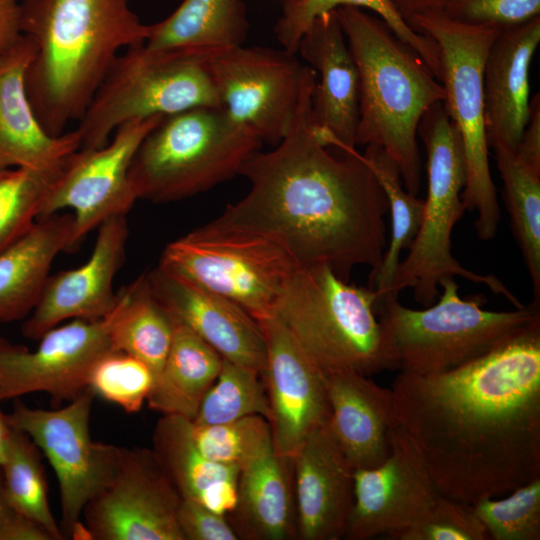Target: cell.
Wrapping results in <instances>:
<instances>
[{
  "mask_svg": "<svg viewBox=\"0 0 540 540\" xmlns=\"http://www.w3.org/2000/svg\"><path fill=\"white\" fill-rule=\"evenodd\" d=\"M391 392L439 494L474 505L540 477V320L456 368L400 372Z\"/></svg>",
  "mask_w": 540,
  "mask_h": 540,
  "instance_id": "cell-1",
  "label": "cell"
},
{
  "mask_svg": "<svg viewBox=\"0 0 540 540\" xmlns=\"http://www.w3.org/2000/svg\"><path fill=\"white\" fill-rule=\"evenodd\" d=\"M316 73L304 66L297 110L286 135L270 151L243 164L249 191L209 226L263 235L285 249L298 267L327 265L349 282L360 265L376 269L387 248L389 205L356 147L332 154L316 137L312 96Z\"/></svg>",
  "mask_w": 540,
  "mask_h": 540,
  "instance_id": "cell-2",
  "label": "cell"
},
{
  "mask_svg": "<svg viewBox=\"0 0 540 540\" xmlns=\"http://www.w3.org/2000/svg\"><path fill=\"white\" fill-rule=\"evenodd\" d=\"M20 25L34 44L26 93L53 136L80 120L116 57L150 32L128 0H21Z\"/></svg>",
  "mask_w": 540,
  "mask_h": 540,
  "instance_id": "cell-3",
  "label": "cell"
},
{
  "mask_svg": "<svg viewBox=\"0 0 540 540\" xmlns=\"http://www.w3.org/2000/svg\"><path fill=\"white\" fill-rule=\"evenodd\" d=\"M336 11L359 74L356 145L382 148L397 165L405 189L417 196L419 123L432 105L444 101V88L381 18L354 6Z\"/></svg>",
  "mask_w": 540,
  "mask_h": 540,
  "instance_id": "cell-4",
  "label": "cell"
},
{
  "mask_svg": "<svg viewBox=\"0 0 540 540\" xmlns=\"http://www.w3.org/2000/svg\"><path fill=\"white\" fill-rule=\"evenodd\" d=\"M439 300L422 310L385 299L376 309L390 369L425 375L475 360L540 320L539 305L514 311L482 308L481 296L463 299L454 277L441 280Z\"/></svg>",
  "mask_w": 540,
  "mask_h": 540,
  "instance_id": "cell-5",
  "label": "cell"
},
{
  "mask_svg": "<svg viewBox=\"0 0 540 540\" xmlns=\"http://www.w3.org/2000/svg\"><path fill=\"white\" fill-rule=\"evenodd\" d=\"M263 142L221 106L164 116L138 146L129 169L137 199L171 202L239 175Z\"/></svg>",
  "mask_w": 540,
  "mask_h": 540,
  "instance_id": "cell-6",
  "label": "cell"
},
{
  "mask_svg": "<svg viewBox=\"0 0 540 540\" xmlns=\"http://www.w3.org/2000/svg\"><path fill=\"white\" fill-rule=\"evenodd\" d=\"M418 134L427 153V197L418 232L407 256L396 269L385 299L398 298L399 292L411 288L414 299L428 307L436 302L443 278L461 276L484 284L496 295L504 296L515 308H523L519 299L496 276L468 270L452 255L451 233L466 210L462 200L466 163L460 134L443 101L426 111L419 123Z\"/></svg>",
  "mask_w": 540,
  "mask_h": 540,
  "instance_id": "cell-7",
  "label": "cell"
},
{
  "mask_svg": "<svg viewBox=\"0 0 540 540\" xmlns=\"http://www.w3.org/2000/svg\"><path fill=\"white\" fill-rule=\"evenodd\" d=\"M376 294L327 265L297 267L271 317L323 370L367 376L390 369L375 313Z\"/></svg>",
  "mask_w": 540,
  "mask_h": 540,
  "instance_id": "cell-8",
  "label": "cell"
},
{
  "mask_svg": "<svg viewBox=\"0 0 540 540\" xmlns=\"http://www.w3.org/2000/svg\"><path fill=\"white\" fill-rule=\"evenodd\" d=\"M407 24L437 48L439 79L445 91L443 105L460 134L465 156L462 200L466 210L477 212L479 239L491 240L498 230L500 207L488 160L483 72L489 49L501 29L465 24L440 13L415 15Z\"/></svg>",
  "mask_w": 540,
  "mask_h": 540,
  "instance_id": "cell-9",
  "label": "cell"
},
{
  "mask_svg": "<svg viewBox=\"0 0 540 540\" xmlns=\"http://www.w3.org/2000/svg\"><path fill=\"white\" fill-rule=\"evenodd\" d=\"M207 57L152 51L144 43L124 49L78 121L80 148L104 146L131 120L221 106Z\"/></svg>",
  "mask_w": 540,
  "mask_h": 540,
  "instance_id": "cell-10",
  "label": "cell"
},
{
  "mask_svg": "<svg viewBox=\"0 0 540 540\" xmlns=\"http://www.w3.org/2000/svg\"><path fill=\"white\" fill-rule=\"evenodd\" d=\"M159 266L231 300L257 321L271 317L298 267L263 235L208 224L170 242Z\"/></svg>",
  "mask_w": 540,
  "mask_h": 540,
  "instance_id": "cell-11",
  "label": "cell"
},
{
  "mask_svg": "<svg viewBox=\"0 0 540 540\" xmlns=\"http://www.w3.org/2000/svg\"><path fill=\"white\" fill-rule=\"evenodd\" d=\"M94 396L87 388L66 406L54 409L32 408L16 398L6 414L9 426L29 436L55 472L64 539L85 534L83 510L112 481L121 458V447L91 438Z\"/></svg>",
  "mask_w": 540,
  "mask_h": 540,
  "instance_id": "cell-12",
  "label": "cell"
},
{
  "mask_svg": "<svg viewBox=\"0 0 540 540\" xmlns=\"http://www.w3.org/2000/svg\"><path fill=\"white\" fill-rule=\"evenodd\" d=\"M221 107L250 127L263 143L277 145L295 116L304 66L285 49L244 45L207 57Z\"/></svg>",
  "mask_w": 540,
  "mask_h": 540,
  "instance_id": "cell-13",
  "label": "cell"
},
{
  "mask_svg": "<svg viewBox=\"0 0 540 540\" xmlns=\"http://www.w3.org/2000/svg\"><path fill=\"white\" fill-rule=\"evenodd\" d=\"M182 500L152 449L121 447L112 481L85 506L84 532L93 540H184Z\"/></svg>",
  "mask_w": 540,
  "mask_h": 540,
  "instance_id": "cell-14",
  "label": "cell"
},
{
  "mask_svg": "<svg viewBox=\"0 0 540 540\" xmlns=\"http://www.w3.org/2000/svg\"><path fill=\"white\" fill-rule=\"evenodd\" d=\"M163 117L125 122L104 146L80 148L68 156L41 217L70 209L74 248L105 219L127 215L138 200L129 180L131 161L144 137Z\"/></svg>",
  "mask_w": 540,
  "mask_h": 540,
  "instance_id": "cell-15",
  "label": "cell"
},
{
  "mask_svg": "<svg viewBox=\"0 0 540 540\" xmlns=\"http://www.w3.org/2000/svg\"><path fill=\"white\" fill-rule=\"evenodd\" d=\"M103 319H73L39 339L35 350L0 336V402L43 392L55 405L71 401L88 388L90 370L111 349L110 330L119 309Z\"/></svg>",
  "mask_w": 540,
  "mask_h": 540,
  "instance_id": "cell-16",
  "label": "cell"
},
{
  "mask_svg": "<svg viewBox=\"0 0 540 540\" xmlns=\"http://www.w3.org/2000/svg\"><path fill=\"white\" fill-rule=\"evenodd\" d=\"M439 495L424 460L395 423L387 458L376 467L354 470V503L345 538L391 537L420 518Z\"/></svg>",
  "mask_w": 540,
  "mask_h": 540,
  "instance_id": "cell-17",
  "label": "cell"
},
{
  "mask_svg": "<svg viewBox=\"0 0 540 540\" xmlns=\"http://www.w3.org/2000/svg\"><path fill=\"white\" fill-rule=\"evenodd\" d=\"M266 342L261 373L270 406L269 426L276 452L292 458L330 416L325 373L273 317L258 320Z\"/></svg>",
  "mask_w": 540,
  "mask_h": 540,
  "instance_id": "cell-18",
  "label": "cell"
},
{
  "mask_svg": "<svg viewBox=\"0 0 540 540\" xmlns=\"http://www.w3.org/2000/svg\"><path fill=\"white\" fill-rule=\"evenodd\" d=\"M94 249L81 266L49 276L39 302L24 320L22 334L39 340L65 320H99L114 309L113 281L125 258L126 214L113 215L97 227Z\"/></svg>",
  "mask_w": 540,
  "mask_h": 540,
  "instance_id": "cell-19",
  "label": "cell"
},
{
  "mask_svg": "<svg viewBox=\"0 0 540 540\" xmlns=\"http://www.w3.org/2000/svg\"><path fill=\"white\" fill-rule=\"evenodd\" d=\"M297 52L319 77L312 96L317 139L330 148L356 147L359 74L336 10L314 19L302 35Z\"/></svg>",
  "mask_w": 540,
  "mask_h": 540,
  "instance_id": "cell-20",
  "label": "cell"
},
{
  "mask_svg": "<svg viewBox=\"0 0 540 540\" xmlns=\"http://www.w3.org/2000/svg\"><path fill=\"white\" fill-rule=\"evenodd\" d=\"M146 274L155 297L174 320L190 328L222 358L262 373L266 342L250 313L159 265Z\"/></svg>",
  "mask_w": 540,
  "mask_h": 540,
  "instance_id": "cell-21",
  "label": "cell"
},
{
  "mask_svg": "<svg viewBox=\"0 0 540 540\" xmlns=\"http://www.w3.org/2000/svg\"><path fill=\"white\" fill-rule=\"evenodd\" d=\"M297 536L345 538L354 503V468L334 440L328 422L311 433L291 458Z\"/></svg>",
  "mask_w": 540,
  "mask_h": 540,
  "instance_id": "cell-22",
  "label": "cell"
},
{
  "mask_svg": "<svg viewBox=\"0 0 540 540\" xmlns=\"http://www.w3.org/2000/svg\"><path fill=\"white\" fill-rule=\"evenodd\" d=\"M34 44L25 35L0 54V171L48 169L81 147L78 132L50 135L37 119L25 88V72Z\"/></svg>",
  "mask_w": 540,
  "mask_h": 540,
  "instance_id": "cell-23",
  "label": "cell"
},
{
  "mask_svg": "<svg viewBox=\"0 0 540 540\" xmlns=\"http://www.w3.org/2000/svg\"><path fill=\"white\" fill-rule=\"evenodd\" d=\"M324 373L334 440L354 469L376 467L389 455L396 423L391 389L355 370Z\"/></svg>",
  "mask_w": 540,
  "mask_h": 540,
  "instance_id": "cell-24",
  "label": "cell"
},
{
  "mask_svg": "<svg viewBox=\"0 0 540 540\" xmlns=\"http://www.w3.org/2000/svg\"><path fill=\"white\" fill-rule=\"evenodd\" d=\"M540 42V16L503 28L492 43L483 72L484 113L489 146L515 150L530 115L529 71Z\"/></svg>",
  "mask_w": 540,
  "mask_h": 540,
  "instance_id": "cell-25",
  "label": "cell"
},
{
  "mask_svg": "<svg viewBox=\"0 0 540 540\" xmlns=\"http://www.w3.org/2000/svg\"><path fill=\"white\" fill-rule=\"evenodd\" d=\"M230 519L238 538L297 536L292 460L279 455L272 440L240 467L237 503Z\"/></svg>",
  "mask_w": 540,
  "mask_h": 540,
  "instance_id": "cell-26",
  "label": "cell"
},
{
  "mask_svg": "<svg viewBox=\"0 0 540 540\" xmlns=\"http://www.w3.org/2000/svg\"><path fill=\"white\" fill-rule=\"evenodd\" d=\"M74 217L60 212L40 217L0 251V323L25 320L40 300L54 259L74 248Z\"/></svg>",
  "mask_w": 540,
  "mask_h": 540,
  "instance_id": "cell-27",
  "label": "cell"
},
{
  "mask_svg": "<svg viewBox=\"0 0 540 540\" xmlns=\"http://www.w3.org/2000/svg\"><path fill=\"white\" fill-rule=\"evenodd\" d=\"M189 423L182 416L163 415L153 432L152 450L183 499L226 516L237 503L240 467L203 456L191 438Z\"/></svg>",
  "mask_w": 540,
  "mask_h": 540,
  "instance_id": "cell-28",
  "label": "cell"
},
{
  "mask_svg": "<svg viewBox=\"0 0 540 540\" xmlns=\"http://www.w3.org/2000/svg\"><path fill=\"white\" fill-rule=\"evenodd\" d=\"M250 24L243 0H183L151 24L144 45L152 51L210 56L244 45Z\"/></svg>",
  "mask_w": 540,
  "mask_h": 540,
  "instance_id": "cell-29",
  "label": "cell"
},
{
  "mask_svg": "<svg viewBox=\"0 0 540 540\" xmlns=\"http://www.w3.org/2000/svg\"><path fill=\"white\" fill-rule=\"evenodd\" d=\"M221 364L222 357L216 350L186 325L174 320L168 355L147 399L149 408L162 415L193 420Z\"/></svg>",
  "mask_w": 540,
  "mask_h": 540,
  "instance_id": "cell-30",
  "label": "cell"
},
{
  "mask_svg": "<svg viewBox=\"0 0 540 540\" xmlns=\"http://www.w3.org/2000/svg\"><path fill=\"white\" fill-rule=\"evenodd\" d=\"M118 293L119 309L110 330L111 349L146 363L156 382L172 343L174 320L155 297L147 274Z\"/></svg>",
  "mask_w": 540,
  "mask_h": 540,
  "instance_id": "cell-31",
  "label": "cell"
},
{
  "mask_svg": "<svg viewBox=\"0 0 540 540\" xmlns=\"http://www.w3.org/2000/svg\"><path fill=\"white\" fill-rule=\"evenodd\" d=\"M358 158L371 170L385 192L391 217V237L381 264L370 273L369 288L376 294L375 309L387 297L401 253L412 244L420 227L424 200L404 187L397 165L378 146L367 145Z\"/></svg>",
  "mask_w": 540,
  "mask_h": 540,
  "instance_id": "cell-32",
  "label": "cell"
},
{
  "mask_svg": "<svg viewBox=\"0 0 540 540\" xmlns=\"http://www.w3.org/2000/svg\"><path fill=\"white\" fill-rule=\"evenodd\" d=\"M495 160L514 237L540 302V174L524 165L509 147L495 143Z\"/></svg>",
  "mask_w": 540,
  "mask_h": 540,
  "instance_id": "cell-33",
  "label": "cell"
},
{
  "mask_svg": "<svg viewBox=\"0 0 540 540\" xmlns=\"http://www.w3.org/2000/svg\"><path fill=\"white\" fill-rule=\"evenodd\" d=\"M342 6H354L375 13L439 79L440 62L435 44L414 31L388 0H283L282 14L274 27L276 39L283 49L296 54L302 35L314 19Z\"/></svg>",
  "mask_w": 540,
  "mask_h": 540,
  "instance_id": "cell-34",
  "label": "cell"
},
{
  "mask_svg": "<svg viewBox=\"0 0 540 540\" xmlns=\"http://www.w3.org/2000/svg\"><path fill=\"white\" fill-rule=\"evenodd\" d=\"M1 466L10 507L41 525L53 540L64 539L49 505L41 451L29 436L11 427Z\"/></svg>",
  "mask_w": 540,
  "mask_h": 540,
  "instance_id": "cell-35",
  "label": "cell"
},
{
  "mask_svg": "<svg viewBox=\"0 0 540 540\" xmlns=\"http://www.w3.org/2000/svg\"><path fill=\"white\" fill-rule=\"evenodd\" d=\"M248 416L269 421L270 406L261 373L222 358L220 371L204 395L195 418L200 425L233 422Z\"/></svg>",
  "mask_w": 540,
  "mask_h": 540,
  "instance_id": "cell-36",
  "label": "cell"
},
{
  "mask_svg": "<svg viewBox=\"0 0 540 540\" xmlns=\"http://www.w3.org/2000/svg\"><path fill=\"white\" fill-rule=\"evenodd\" d=\"M67 158L48 169L0 171V251L27 233L41 217Z\"/></svg>",
  "mask_w": 540,
  "mask_h": 540,
  "instance_id": "cell-37",
  "label": "cell"
},
{
  "mask_svg": "<svg viewBox=\"0 0 540 540\" xmlns=\"http://www.w3.org/2000/svg\"><path fill=\"white\" fill-rule=\"evenodd\" d=\"M154 384V374L146 363L113 349L97 359L88 377V388L95 396L116 404L127 413L141 410Z\"/></svg>",
  "mask_w": 540,
  "mask_h": 540,
  "instance_id": "cell-38",
  "label": "cell"
},
{
  "mask_svg": "<svg viewBox=\"0 0 540 540\" xmlns=\"http://www.w3.org/2000/svg\"><path fill=\"white\" fill-rule=\"evenodd\" d=\"M189 431L196 448L207 459L238 467L272 440L269 423L261 416L213 425L190 420Z\"/></svg>",
  "mask_w": 540,
  "mask_h": 540,
  "instance_id": "cell-39",
  "label": "cell"
},
{
  "mask_svg": "<svg viewBox=\"0 0 540 540\" xmlns=\"http://www.w3.org/2000/svg\"><path fill=\"white\" fill-rule=\"evenodd\" d=\"M473 507L490 540L540 539V477L506 498H484Z\"/></svg>",
  "mask_w": 540,
  "mask_h": 540,
  "instance_id": "cell-40",
  "label": "cell"
},
{
  "mask_svg": "<svg viewBox=\"0 0 540 540\" xmlns=\"http://www.w3.org/2000/svg\"><path fill=\"white\" fill-rule=\"evenodd\" d=\"M390 538L397 540H490L473 505L441 494L420 518Z\"/></svg>",
  "mask_w": 540,
  "mask_h": 540,
  "instance_id": "cell-41",
  "label": "cell"
},
{
  "mask_svg": "<svg viewBox=\"0 0 540 540\" xmlns=\"http://www.w3.org/2000/svg\"><path fill=\"white\" fill-rule=\"evenodd\" d=\"M444 15L465 24L503 29L539 17L540 0H457Z\"/></svg>",
  "mask_w": 540,
  "mask_h": 540,
  "instance_id": "cell-42",
  "label": "cell"
},
{
  "mask_svg": "<svg viewBox=\"0 0 540 540\" xmlns=\"http://www.w3.org/2000/svg\"><path fill=\"white\" fill-rule=\"evenodd\" d=\"M177 521L184 540L239 539L225 515L193 500L182 498Z\"/></svg>",
  "mask_w": 540,
  "mask_h": 540,
  "instance_id": "cell-43",
  "label": "cell"
},
{
  "mask_svg": "<svg viewBox=\"0 0 540 540\" xmlns=\"http://www.w3.org/2000/svg\"><path fill=\"white\" fill-rule=\"evenodd\" d=\"M517 158L532 171L540 174V95L530 100L529 120L514 150Z\"/></svg>",
  "mask_w": 540,
  "mask_h": 540,
  "instance_id": "cell-44",
  "label": "cell"
},
{
  "mask_svg": "<svg viewBox=\"0 0 540 540\" xmlns=\"http://www.w3.org/2000/svg\"><path fill=\"white\" fill-rule=\"evenodd\" d=\"M0 540H53L37 522L13 510L0 529Z\"/></svg>",
  "mask_w": 540,
  "mask_h": 540,
  "instance_id": "cell-45",
  "label": "cell"
},
{
  "mask_svg": "<svg viewBox=\"0 0 540 540\" xmlns=\"http://www.w3.org/2000/svg\"><path fill=\"white\" fill-rule=\"evenodd\" d=\"M21 37L20 1L0 0V54L12 48Z\"/></svg>",
  "mask_w": 540,
  "mask_h": 540,
  "instance_id": "cell-46",
  "label": "cell"
},
{
  "mask_svg": "<svg viewBox=\"0 0 540 540\" xmlns=\"http://www.w3.org/2000/svg\"><path fill=\"white\" fill-rule=\"evenodd\" d=\"M398 14L407 21L419 14H444L457 0H388Z\"/></svg>",
  "mask_w": 540,
  "mask_h": 540,
  "instance_id": "cell-47",
  "label": "cell"
},
{
  "mask_svg": "<svg viewBox=\"0 0 540 540\" xmlns=\"http://www.w3.org/2000/svg\"><path fill=\"white\" fill-rule=\"evenodd\" d=\"M10 433L11 427L6 420V414L0 410V464L5 458Z\"/></svg>",
  "mask_w": 540,
  "mask_h": 540,
  "instance_id": "cell-48",
  "label": "cell"
},
{
  "mask_svg": "<svg viewBox=\"0 0 540 540\" xmlns=\"http://www.w3.org/2000/svg\"><path fill=\"white\" fill-rule=\"evenodd\" d=\"M12 511L13 509L10 507L6 498L3 471L0 464V529Z\"/></svg>",
  "mask_w": 540,
  "mask_h": 540,
  "instance_id": "cell-49",
  "label": "cell"
}]
</instances>
